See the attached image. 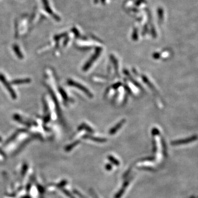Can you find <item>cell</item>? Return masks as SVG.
<instances>
[{
	"instance_id": "obj_14",
	"label": "cell",
	"mask_w": 198,
	"mask_h": 198,
	"mask_svg": "<svg viewBox=\"0 0 198 198\" xmlns=\"http://www.w3.org/2000/svg\"><path fill=\"white\" fill-rule=\"evenodd\" d=\"M23 198H30L29 197H24Z\"/></svg>"
},
{
	"instance_id": "obj_5",
	"label": "cell",
	"mask_w": 198,
	"mask_h": 198,
	"mask_svg": "<svg viewBox=\"0 0 198 198\" xmlns=\"http://www.w3.org/2000/svg\"><path fill=\"white\" fill-rule=\"evenodd\" d=\"M13 49L14 50V51L15 52L16 56L18 57V58H19L20 59H22L23 58V55L22 54L21 50H20L19 47H18V46H17L16 44L14 45L13 46Z\"/></svg>"
},
{
	"instance_id": "obj_8",
	"label": "cell",
	"mask_w": 198,
	"mask_h": 198,
	"mask_svg": "<svg viewBox=\"0 0 198 198\" xmlns=\"http://www.w3.org/2000/svg\"><path fill=\"white\" fill-rule=\"evenodd\" d=\"M61 189L62 190L63 192H64V193L66 194V195H67V196H68L69 198H74V197H73V196L72 194H71V193L69 192L68 190H67L65 189H63V188H61Z\"/></svg>"
},
{
	"instance_id": "obj_7",
	"label": "cell",
	"mask_w": 198,
	"mask_h": 198,
	"mask_svg": "<svg viewBox=\"0 0 198 198\" xmlns=\"http://www.w3.org/2000/svg\"><path fill=\"white\" fill-rule=\"evenodd\" d=\"M109 157V160H110V161L111 162H112L113 164H114L115 165H117V166H118V165H120V162L118 161V160H117L115 159H114L113 157H112V156H109L108 157Z\"/></svg>"
},
{
	"instance_id": "obj_6",
	"label": "cell",
	"mask_w": 198,
	"mask_h": 198,
	"mask_svg": "<svg viewBox=\"0 0 198 198\" xmlns=\"http://www.w3.org/2000/svg\"><path fill=\"white\" fill-rule=\"evenodd\" d=\"M43 1V5H44V8H45V10L46 11H47L49 14H51V15H53L54 14L52 13V12L51 11L50 7L49 5V3H48V1L47 0H42Z\"/></svg>"
},
{
	"instance_id": "obj_15",
	"label": "cell",
	"mask_w": 198,
	"mask_h": 198,
	"mask_svg": "<svg viewBox=\"0 0 198 198\" xmlns=\"http://www.w3.org/2000/svg\"><path fill=\"white\" fill-rule=\"evenodd\" d=\"M1 140H2V139H1V138L0 137V142H1Z\"/></svg>"
},
{
	"instance_id": "obj_9",
	"label": "cell",
	"mask_w": 198,
	"mask_h": 198,
	"mask_svg": "<svg viewBox=\"0 0 198 198\" xmlns=\"http://www.w3.org/2000/svg\"><path fill=\"white\" fill-rule=\"evenodd\" d=\"M67 183V182L66 181H63L60 182L59 184H58L57 186L60 188H62V187H64L66 185Z\"/></svg>"
},
{
	"instance_id": "obj_10",
	"label": "cell",
	"mask_w": 198,
	"mask_h": 198,
	"mask_svg": "<svg viewBox=\"0 0 198 198\" xmlns=\"http://www.w3.org/2000/svg\"><path fill=\"white\" fill-rule=\"evenodd\" d=\"M74 192L77 195H78V197H79L80 198H86L84 196H83L82 195V194L80 193V192H79L78 190H74Z\"/></svg>"
},
{
	"instance_id": "obj_2",
	"label": "cell",
	"mask_w": 198,
	"mask_h": 198,
	"mask_svg": "<svg viewBox=\"0 0 198 198\" xmlns=\"http://www.w3.org/2000/svg\"><path fill=\"white\" fill-rule=\"evenodd\" d=\"M197 139V138L196 137H192L189 138H187L186 139H183V140H181L175 141V142H172V144L173 145H180V144H187V143H190V142H194Z\"/></svg>"
},
{
	"instance_id": "obj_1",
	"label": "cell",
	"mask_w": 198,
	"mask_h": 198,
	"mask_svg": "<svg viewBox=\"0 0 198 198\" xmlns=\"http://www.w3.org/2000/svg\"><path fill=\"white\" fill-rule=\"evenodd\" d=\"M0 81L5 86L6 88L10 94L12 98L13 99H16V94L15 93V91L12 89L10 84L8 83L7 79H6L5 77L1 73H0Z\"/></svg>"
},
{
	"instance_id": "obj_13",
	"label": "cell",
	"mask_w": 198,
	"mask_h": 198,
	"mask_svg": "<svg viewBox=\"0 0 198 198\" xmlns=\"http://www.w3.org/2000/svg\"><path fill=\"white\" fill-rule=\"evenodd\" d=\"M90 192H91V194L92 196H93L94 198H98V197H96V194H95V193L93 191H92V190H90Z\"/></svg>"
},
{
	"instance_id": "obj_4",
	"label": "cell",
	"mask_w": 198,
	"mask_h": 198,
	"mask_svg": "<svg viewBox=\"0 0 198 198\" xmlns=\"http://www.w3.org/2000/svg\"><path fill=\"white\" fill-rule=\"evenodd\" d=\"M31 82V80L29 78L27 79H18V80H14L12 82V83L14 85H20V84H24L29 83Z\"/></svg>"
},
{
	"instance_id": "obj_3",
	"label": "cell",
	"mask_w": 198,
	"mask_h": 198,
	"mask_svg": "<svg viewBox=\"0 0 198 198\" xmlns=\"http://www.w3.org/2000/svg\"><path fill=\"white\" fill-rule=\"evenodd\" d=\"M129 182L130 181H127L125 182L123 187H122L121 190L117 192V194L116 195L115 198H120L121 197V196L123 195V194L125 190H126V188L127 186H128V184L129 183Z\"/></svg>"
},
{
	"instance_id": "obj_11",
	"label": "cell",
	"mask_w": 198,
	"mask_h": 198,
	"mask_svg": "<svg viewBox=\"0 0 198 198\" xmlns=\"http://www.w3.org/2000/svg\"><path fill=\"white\" fill-rule=\"evenodd\" d=\"M28 169V166L27 165H24L23 166V170H22V174L23 175H24L25 174V173L27 172V170Z\"/></svg>"
},
{
	"instance_id": "obj_12",
	"label": "cell",
	"mask_w": 198,
	"mask_h": 198,
	"mask_svg": "<svg viewBox=\"0 0 198 198\" xmlns=\"http://www.w3.org/2000/svg\"><path fill=\"white\" fill-rule=\"evenodd\" d=\"M106 168L107 170H111L112 169V166L110 164H107V165H106Z\"/></svg>"
}]
</instances>
